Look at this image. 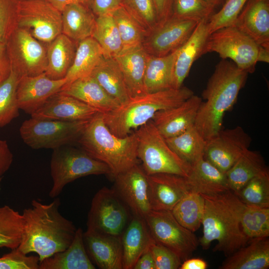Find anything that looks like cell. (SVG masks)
<instances>
[{
  "label": "cell",
  "mask_w": 269,
  "mask_h": 269,
  "mask_svg": "<svg viewBox=\"0 0 269 269\" xmlns=\"http://www.w3.org/2000/svg\"><path fill=\"white\" fill-rule=\"evenodd\" d=\"M60 205L57 197L49 204L33 199L31 206L23 210V232L17 248L21 252L36 253L40 262L70 245L77 228L60 213Z\"/></svg>",
  "instance_id": "1"
},
{
  "label": "cell",
  "mask_w": 269,
  "mask_h": 269,
  "mask_svg": "<svg viewBox=\"0 0 269 269\" xmlns=\"http://www.w3.org/2000/svg\"><path fill=\"white\" fill-rule=\"evenodd\" d=\"M201 194L204 199V210L203 235L198 241L202 249H208L216 240L213 251L229 256L245 246L250 240L241 225L245 204L231 190L216 194Z\"/></svg>",
  "instance_id": "2"
},
{
  "label": "cell",
  "mask_w": 269,
  "mask_h": 269,
  "mask_svg": "<svg viewBox=\"0 0 269 269\" xmlns=\"http://www.w3.org/2000/svg\"><path fill=\"white\" fill-rule=\"evenodd\" d=\"M248 73L232 61L222 59L215 66L202 93L194 126L205 140L221 130L225 113L235 103Z\"/></svg>",
  "instance_id": "3"
},
{
  "label": "cell",
  "mask_w": 269,
  "mask_h": 269,
  "mask_svg": "<svg viewBox=\"0 0 269 269\" xmlns=\"http://www.w3.org/2000/svg\"><path fill=\"white\" fill-rule=\"evenodd\" d=\"M193 94L190 89L182 86L132 97L112 111L102 114L103 118L113 134L124 137L151 120L156 112L177 106Z\"/></svg>",
  "instance_id": "4"
},
{
  "label": "cell",
  "mask_w": 269,
  "mask_h": 269,
  "mask_svg": "<svg viewBox=\"0 0 269 269\" xmlns=\"http://www.w3.org/2000/svg\"><path fill=\"white\" fill-rule=\"evenodd\" d=\"M77 142L91 157L107 165L113 178L138 163L134 132L124 137L114 135L105 124L102 113L89 121Z\"/></svg>",
  "instance_id": "5"
},
{
  "label": "cell",
  "mask_w": 269,
  "mask_h": 269,
  "mask_svg": "<svg viewBox=\"0 0 269 269\" xmlns=\"http://www.w3.org/2000/svg\"><path fill=\"white\" fill-rule=\"evenodd\" d=\"M134 133L137 141V157L147 175L165 173L189 177L192 166L172 150L152 120Z\"/></svg>",
  "instance_id": "6"
},
{
  "label": "cell",
  "mask_w": 269,
  "mask_h": 269,
  "mask_svg": "<svg viewBox=\"0 0 269 269\" xmlns=\"http://www.w3.org/2000/svg\"><path fill=\"white\" fill-rule=\"evenodd\" d=\"M213 52L222 59H230L248 74L255 71L258 62H269V50L260 46L234 25L219 28L209 35L205 52Z\"/></svg>",
  "instance_id": "7"
},
{
  "label": "cell",
  "mask_w": 269,
  "mask_h": 269,
  "mask_svg": "<svg viewBox=\"0 0 269 269\" xmlns=\"http://www.w3.org/2000/svg\"><path fill=\"white\" fill-rule=\"evenodd\" d=\"M62 146L54 149L50 167L52 186L49 192L52 198L57 197L68 183L80 177L91 175H109L111 171L105 163L84 151L73 147Z\"/></svg>",
  "instance_id": "8"
},
{
  "label": "cell",
  "mask_w": 269,
  "mask_h": 269,
  "mask_svg": "<svg viewBox=\"0 0 269 269\" xmlns=\"http://www.w3.org/2000/svg\"><path fill=\"white\" fill-rule=\"evenodd\" d=\"M89 121H64L31 117L22 123L19 134L23 141L33 149H54L77 142Z\"/></svg>",
  "instance_id": "9"
},
{
  "label": "cell",
  "mask_w": 269,
  "mask_h": 269,
  "mask_svg": "<svg viewBox=\"0 0 269 269\" xmlns=\"http://www.w3.org/2000/svg\"><path fill=\"white\" fill-rule=\"evenodd\" d=\"M5 45L11 70L19 77L45 73L47 43L36 39L26 29L17 27Z\"/></svg>",
  "instance_id": "10"
},
{
  "label": "cell",
  "mask_w": 269,
  "mask_h": 269,
  "mask_svg": "<svg viewBox=\"0 0 269 269\" xmlns=\"http://www.w3.org/2000/svg\"><path fill=\"white\" fill-rule=\"evenodd\" d=\"M129 211L114 189L104 187L92 199L87 229L121 236L129 223Z\"/></svg>",
  "instance_id": "11"
},
{
  "label": "cell",
  "mask_w": 269,
  "mask_h": 269,
  "mask_svg": "<svg viewBox=\"0 0 269 269\" xmlns=\"http://www.w3.org/2000/svg\"><path fill=\"white\" fill-rule=\"evenodd\" d=\"M144 220L153 240L175 253L182 262L196 250V236L178 223L171 211L151 210Z\"/></svg>",
  "instance_id": "12"
},
{
  "label": "cell",
  "mask_w": 269,
  "mask_h": 269,
  "mask_svg": "<svg viewBox=\"0 0 269 269\" xmlns=\"http://www.w3.org/2000/svg\"><path fill=\"white\" fill-rule=\"evenodd\" d=\"M17 27L48 43L62 33L61 12L47 0H17Z\"/></svg>",
  "instance_id": "13"
},
{
  "label": "cell",
  "mask_w": 269,
  "mask_h": 269,
  "mask_svg": "<svg viewBox=\"0 0 269 269\" xmlns=\"http://www.w3.org/2000/svg\"><path fill=\"white\" fill-rule=\"evenodd\" d=\"M251 141L241 127L221 130L206 141L204 158L226 173L249 149Z\"/></svg>",
  "instance_id": "14"
},
{
  "label": "cell",
  "mask_w": 269,
  "mask_h": 269,
  "mask_svg": "<svg viewBox=\"0 0 269 269\" xmlns=\"http://www.w3.org/2000/svg\"><path fill=\"white\" fill-rule=\"evenodd\" d=\"M117 194L133 215L142 218L151 210L148 175L138 163L114 177Z\"/></svg>",
  "instance_id": "15"
},
{
  "label": "cell",
  "mask_w": 269,
  "mask_h": 269,
  "mask_svg": "<svg viewBox=\"0 0 269 269\" xmlns=\"http://www.w3.org/2000/svg\"><path fill=\"white\" fill-rule=\"evenodd\" d=\"M198 23L171 16L147 35L142 46L151 55L163 56L169 54L188 40Z\"/></svg>",
  "instance_id": "16"
},
{
  "label": "cell",
  "mask_w": 269,
  "mask_h": 269,
  "mask_svg": "<svg viewBox=\"0 0 269 269\" xmlns=\"http://www.w3.org/2000/svg\"><path fill=\"white\" fill-rule=\"evenodd\" d=\"M65 84V78L52 79L44 73L19 77L16 88L19 109L31 115L50 97L59 92Z\"/></svg>",
  "instance_id": "17"
},
{
  "label": "cell",
  "mask_w": 269,
  "mask_h": 269,
  "mask_svg": "<svg viewBox=\"0 0 269 269\" xmlns=\"http://www.w3.org/2000/svg\"><path fill=\"white\" fill-rule=\"evenodd\" d=\"M83 237L86 251L93 264L101 269H123L121 236L87 229Z\"/></svg>",
  "instance_id": "18"
},
{
  "label": "cell",
  "mask_w": 269,
  "mask_h": 269,
  "mask_svg": "<svg viewBox=\"0 0 269 269\" xmlns=\"http://www.w3.org/2000/svg\"><path fill=\"white\" fill-rule=\"evenodd\" d=\"M151 210L171 211L190 191L187 177L159 173L148 175Z\"/></svg>",
  "instance_id": "19"
},
{
  "label": "cell",
  "mask_w": 269,
  "mask_h": 269,
  "mask_svg": "<svg viewBox=\"0 0 269 269\" xmlns=\"http://www.w3.org/2000/svg\"><path fill=\"white\" fill-rule=\"evenodd\" d=\"M99 113L97 109L83 102L59 92L50 97L31 117L64 121H87Z\"/></svg>",
  "instance_id": "20"
},
{
  "label": "cell",
  "mask_w": 269,
  "mask_h": 269,
  "mask_svg": "<svg viewBox=\"0 0 269 269\" xmlns=\"http://www.w3.org/2000/svg\"><path fill=\"white\" fill-rule=\"evenodd\" d=\"M202 101L193 94L177 106L156 112L151 120L164 138L177 135L194 125Z\"/></svg>",
  "instance_id": "21"
},
{
  "label": "cell",
  "mask_w": 269,
  "mask_h": 269,
  "mask_svg": "<svg viewBox=\"0 0 269 269\" xmlns=\"http://www.w3.org/2000/svg\"><path fill=\"white\" fill-rule=\"evenodd\" d=\"M233 25L269 50V0H248Z\"/></svg>",
  "instance_id": "22"
},
{
  "label": "cell",
  "mask_w": 269,
  "mask_h": 269,
  "mask_svg": "<svg viewBox=\"0 0 269 269\" xmlns=\"http://www.w3.org/2000/svg\"><path fill=\"white\" fill-rule=\"evenodd\" d=\"M207 20L199 22L188 40L176 52L173 66V88L183 86L193 63L205 54V48L209 33Z\"/></svg>",
  "instance_id": "23"
},
{
  "label": "cell",
  "mask_w": 269,
  "mask_h": 269,
  "mask_svg": "<svg viewBox=\"0 0 269 269\" xmlns=\"http://www.w3.org/2000/svg\"><path fill=\"white\" fill-rule=\"evenodd\" d=\"M148 55L141 44L123 48L114 57L123 73L130 98L145 94L143 78Z\"/></svg>",
  "instance_id": "24"
},
{
  "label": "cell",
  "mask_w": 269,
  "mask_h": 269,
  "mask_svg": "<svg viewBox=\"0 0 269 269\" xmlns=\"http://www.w3.org/2000/svg\"><path fill=\"white\" fill-rule=\"evenodd\" d=\"M60 92L83 102L102 114L112 111L120 105L91 75L64 85Z\"/></svg>",
  "instance_id": "25"
},
{
  "label": "cell",
  "mask_w": 269,
  "mask_h": 269,
  "mask_svg": "<svg viewBox=\"0 0 269 269\" xmlns=\"http://www.w3.org/2000/svg\"><path fill=\"white\" fill-rule=\"evenodd\" d=\"M123 269H133L140 256L153 240L145 220L133 215L121 236Z\"/></svg>",
  "instance_id": "26"
},
{
  "label": "cell",
  "mask_w": 269,
  "mask_h": 269,
  "mask_svg": "<svg viewBox=\"0 0 269 269\" xmlns=\"http://www.w3.org/2000/svg\"><path fill=\"white\" fill-rule=\"evenodd\" d=\"M269 268V237L250 239L228 258L220 269H267Z\"/></svg>",
  "instance_id": "27"
},
{
  "label": "cell",
  "mask_w": 269,
  "mask_h": 269,
  "mask_svg": "<svg viewBox=\"0 0 269 269\" xmlns=\"http://www.w3.org/2000/svg\"><path fill=\"white\" fill-rule=\"evenodd\" d=\"M191 166L190 175L187 177L190 191L213 195L230 190L226 173L204 157Z\"/></svg>",
  "instance_id": "28"
},
{
  "label": "cell",
  "mask_w": 269,
  "mask_h": 269,
  "mask_svg": "<svg viewBox=\"0 0 269 269\" xmlns=\"http://www.w3.org/2000/svg\"><path fill=\"white\" fill-rule=\"evenodd\" d=\"M83 232L77 228L73 240L65 250L39 262V269H95L83 241Z\"/></svg>",
  "instance_id": "29"
},
{
  "label": "cell",
  "mask_w": 269,
  "mask_h": 269,
  "mask_svg": "<svg viewBox=\"0 0 269 269\" xmlns=\"http://www.w3.org/2000/svg\"><path fill=\"white\" fill-rule=\"evenodd\" d=\"M95 15L85 3L66 5L61 11L62 33L77 43L92 37L96 23Z\"/></svg>",
  "instance_id": "30"
},
{
  "label": "cell",
  "mask_w": 269,
  "mask_h": 269,
  "mask_svg": "<svg viewBox=\"0 0 269 269\" xmlns=\"http://www.w3.org/2000/svg\"><path fill=\"white\" fill-rule=\"evenodd\" d=\"M63 33L47 43V65L45 75L50 79L65 78L71 67L77 43Z\"/></svg>",
  "instance_id": "31"
},
{
  "label": "cell",
  "mask_w": 269,
  "mask_h": 269,
  "mask_svg": "<svg viewBox=\"0 0 269 269\" xmlns=\"http://www.w3.org/2000/svg\"><path fill=\"white\" fill-rule=\"evenodd\" d=\"M176 50L163 56L148 55L143 78L145 94L173 88V66Z\"/></svg>",
  "instance_id": "32"
},
{
  "label": "cell",
  "mask_w": 269,
  "mask_h": 269,
  "mask_svg": "<svg viewBox=\"0 0 269 269\" xmlns=\"http://www.w3.org/2000/svg\"><path fill=\"white\" fill-rule=\"evenodd\" d=\"M268 170L260 152L248 149L226 173L229 189L236 194L253 178Z\"/></svg>",
  "instance_id": "33"
},
{
  "label": "cell",
  "mask_w": 269,
  "mask_h": 269,
  "mask_svg": "<svg viewBox=\"0 0 269 269\" xmlns=\"http://www.w3.org/2000/svg\"><path fill=\"white\" fill-rule=\"evenodd\" d=\"M90 75L120 104L130 98L123 73L114 58L103 56Z\"/></svg>",
  "instance_id": "34"
},
{
  "label": "cell",
  "mask_w": 269,
  "mask_h": 269,
  "mask_svg": "<svg viewBox=\"0 0 269 269\" xmlns=\"http://www.w3.org/2000/svg\"><path fill=\"white\" fill-rule=\"evenodd\" d=\"M103 56L102 48L93 37L78 42L73 63L65 77V85L90 75Z\"/></svg>",
  "instance_id": "35"
},
{
  "label": "cell",
  "mask_w": 269,
  "mask_h": 269,
  "mask_svg": "<svg viewBox=\"0 0 269 269\" xmlns=\"http://www.w3.org/2000/svg\"><path fill=\"white\" fill-rule=\"evenodd\" d=\"M165 139L172 150L191 165L204 157L206 140L194 125L177 135Z\"/></svg>",
  "instance_id": "36"
},
{
  "label": "cell",
  "mask_w": 269,
  "mask_h": 269,
  "mask_svg": "<svg viewBox=\"0 0 269 269\" xmlns=\"http://www.w3.org/2000/svg\"><path fill=\"white\" fill-rule=\"evenodd\" d=\"M204 199L201 194L190 191L173 207L172 213L178 223L192 232L202 225Z\"/></svg>",
  "instance_id": "37"
},
{
  "label": "cell",
  "mask_w": 269,
  "mask_h": 269,
  "mask_svg": "<svg viewBox=\"0 0 269 269\" xmlns=\"http://www.w3.org/2000/svg\"><path fill=\"white\" fill-rule=\"evenodd\" d=\"M104 51V56L116 57L123 45L116 23L112 13L97 16L92 35Z\"/></svg>",
  "instance_id": "38"
},
{
  "label": "cell",
  "mask_w": 269,
  "mask_h": 269,
  "mask_svg": "<svg viewBox=\"0 0 269 269\" xmlns=\"http://www.w3.org/2000/svg\"><path fill=\"white\" fill-rule=\"evenodd\" d=\"M23 225L18 211L7 205L0 206V248H17L22 240Z\"/></svg>",
  "instance_id": "39"
},
{
  "label": "cell",
  "mask_w": 269,
  "mask_h": 269,
  "mask_svg": "<svg viewBox=\"0 0 269 269\" xmlns=\"http://www.w3.org/2000/svg\"><path fill=\"white\" fill-rule=\"evenodd\" d=\"M112 14L118 29L123 48L142 44L148 34L147 32L122 4Z\"/></svg>",
  "instance_id": "40"
},
{
  "label": "cell",
  "mask_w": 269,
  "mask_h": 269,
  "mask_svg": "<svg viewBox=\"0 0 269 269\" xmlns=\"http://www.w3.org/2000/svg\"><path fill=\"white\" fill-rule=\"evenodd\" d=\"M19 78L11 70L9 77L0 85V128L9 124L19 115L16 99Z\"/></svg>",
  "instance_id": "41"
},
{
  "label": "cell",
  "mask_w": 269,
  "mask_h": 269,
  "mask_svg": "<svg viewBox=\"0 0 269 269\" xmlns=\"http://www.w3.org/2000/svg\"><path fill=\"white\" fill-rule=\"evenodd\" d=\"M241 225L244 233L249 239L269 237V207L246 205L241 218Z\"/></svg>",
  "instance_id": "42"
},
{
  "label": "cell",
  "mask_w": 269,
  "mask_h": 269,
  "mask_svg": "<svg viewBox=\"0 0 269 269\" xmlns=\"http://www.w3.org/2000/svg\"><path fill=\"white\" fill-rule=\"evenodd\" d=\"M246 205L269 207V171L251 179L237 193Z\"/></svg>",
  "instance_id": "43"
},
{
  "label": "cell",
  "mask_w": 269,
  "mask_h": 269,
  "mask_svg": "<svg viewBox=\"0 0 269 269\" xmlns=\"http://www.w3.org/2000/svg\"><path fill=\"white\" fill-rule=\"evenodd\" d=\"M215 7L204 0H174L171 16L199 22L208 20Z\"/></svg>",
  "instance_id": "44"
},
{
  "label": "cell",
  "mask_w": 269,
  "mask_h": 269,
  "mask_svg": "<svg viewBox=\"0 0 269 269\" xmlns=\"http://www.w3.org/2000/svg\"><path fill=\"white\" fill-rule=\"evenodd\" d=\"M122 5L148 34L158 26L153 0H123Z\"/></svg>",
  "instance_id": "45"
},
{
  "label": "cell",
  "mask_w": 269,
  "mask_h": 269,
  "mask_svg": "<svg viewBox=\"0 0 269 269\" xmlns=\"http://www.w3.org/2000/svg\"><path fill=\"white\" fill-rule=\"evenodd\" d=\"M248 0H227L218 12L213 13L207 22L209 34L224 27L234 24Z\"/></svg>",
  "instance_id": "46"
},
{
  "label": "cell",
  "mask_w": 269,
  "mask_h": 269,
  "mask_svg": "<svg viewBox=\"0 0 269 269\" xmlns=\"http://www.w3.org/2000/svg\"><path fill=\"white\" fill-rule=\"evenodd\" d=\"M17 0H0V43L6 42L17 27Z\"/></svg>",
  "instance_id": "47"
},
{
  "label": "cell",
  "mask_w": 269,
  "mask_h": 269,
  "mask_svg": "<svg viewBox=\"0 0 269 269\" xmlns=\"http://www.w3.org/2000/svg\"><path fill=\"white\" fill-rule=\"evenodd\" d=\"M0 257V269H39L38 256H27L18 248Z\"/></svg>",
  "instance_id": "48"
},
{
  "label": "cell",
  "mask_w": 269,
  "mask_h": 269,
  "mask_svg": "<svg viewBox=\"0 0 269 269\" xmlns=\"http://www.w3.org/2000/svg\"><path fill=\"white\" fill-rule=\"evenodd\" d=\"M149 249L154 261L156 269H179L182 261L168 248L153 240Z\"/></svg>",
  "instance_id": "49"
},
{
  "label": "cell",
  "mask_w": 269,
  "mask_h": 269,
  "mask_svg": "<svg viewBox=\"0 0 269 269\" xmlns=\"http://www.w3.org/2000/svg\"><path fill=\"white\" fill-rule=\"evenodd\" d=\"M123 0H91V10L97 16L112 13L123 3Z\"/></svg>",
  "instance_id": "50"
},
{
  "label": "cell",
  "mask_w": 269,
  "mask_h": 269,
  "mask_svg": "<svg viewBox=\"0 0 269 269\" xmlns=\"http://www.w3.org/2000/svg\"><path fill=\"white\" fill-rule=\"evenodd\" d=\"M173 0H153L157 17L158 26L164 23L171 17Z\"/></svg>",
  "instance_id": "51"
},
{
  "label": "cell",
  "mask_w": 269,
  "mask_h": 269,
  "mask_svg": "<svg viewBox=\"0 0 269 269\" xmlns=\"http://www.w3.org/2000/svg\"><path fill=\"white\" fill-rule=\"evenodd\" d=\"M13 159V155L7 141L0 139V177H2L9 169Z\"/></svg>",
  "instance_id": "52"
},
{
  "label": "cell",
  "mask_w": 269,
  "mask_h": 269,
  "mask_svg": "<svg viewBox=\"0 0 269 269\" xmlns=\"http://www.w3.org/2000/svg\"><path fill=\"white\" fill-rule=\"evenodd\" d=\"M11 72V67L5 43H0V85L9 77Z\"/></svg>",
  "instance_id": "53"
},
{
  "label": "cell",
  "mask_w": 269,
  "mask_h": 269,
  "mask_svg": "<svg viewBox=\"0 0 269 269\" xmlns=\"http://www.w3.org/2000/svg\"><path fill=\"white\" fill-rule=\"evenodd\" d=\"M133 269H156L154 261L149 249L138 259Z\"/></svg>",
  "instance_id": "54"
},
{
  "label": "cell",
  "mask_w": 269,
  "mask_h": 269,
  "mask_svg": "<svg viewBox=\"0 0 269 269\" xmlns=\"http://www.w3.org/2000/svg\"><path fill=\"white\" fill-rule=\"evenodd\" d=\"M208 264L200 258H188L183 261L180 269H206Z\"/></svg>",
  "instance_id": "55"
},
{
  "label": "cell",
  "mask_w": 269,
  "mask_h": 269,
  "mask_svg": "<svg viewBox=\"0 0 269 269\" xmlns=\"http://www.w3.org/2000/svg\"><path fill=\"white\" fill-rule=\"evenodd\" d=\"M60 12L67 5L76 3H85L86 0H47Z\"/></svg>",
  "instance_id": "56"
},
{
  "label": "cell",
  "mask_w": 269,
  "mask_h": 269,
  "mask_svg": "<svg viewBox=\"0 0 269 269\" xmlns=\"http://www.w3.org/2000/svg\"><path fill=\"white\" fill-rule=\"evenodd\" d=\"M205 1L214 5L215 6L221 2L220 0H204Z\"/></svg>",
  "instance_id": "57"
},
{
  "label": "cell",
  "mask_w": 269,
  "mask_h": 269,
  "mask_svg": "<svg viewBox=\"0 0 269 269\" xmlns=\"http://www.w3.org/2000/svg\"><path fill=\"white\" fill-rule=\"evenodd\" d=\"M2 177H0V182H1V181L2 180Z\"/></svg>",
  "instance_id": "58"
},
{
  "label": "cell",
  "mask_w": 269,
  "mask_h": 269,
  "mask_svg": "<svg viewBox=\"0 0 269 269\" xmlns=\"http://www.w3.org/2000/svg\"><path fill=\"white\" fill-rule=\"evenodd\" d=\"M221 1L222 0H220Z\"/></svg>",
  "instance_id": "59"
}]
</instances>
